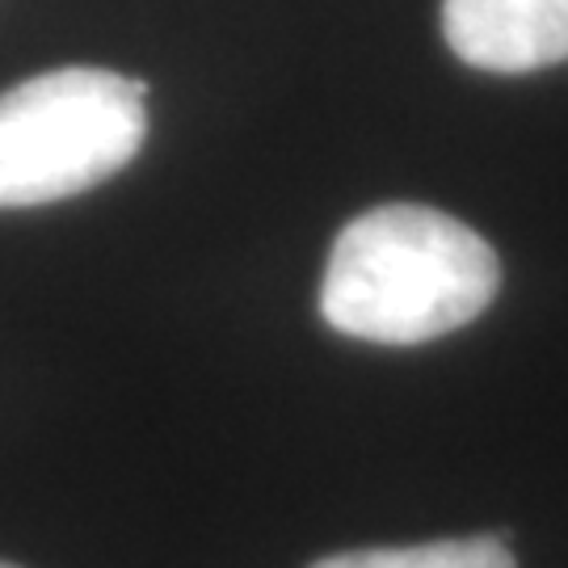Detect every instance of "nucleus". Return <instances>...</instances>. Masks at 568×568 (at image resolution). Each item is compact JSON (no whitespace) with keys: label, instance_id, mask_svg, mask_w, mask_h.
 <instances>
[{"label":"nucleus","instance_id":"obj_3","mask_svg":"<svg viewBox=\"0 0 568 568\" xmlns=\"http://www.w3.org/2000/svg\"><path fill=\"white\" fill-rule=\"evenodd\" d=\"M447 47L480 72H539L568 60V0H443Z\"/></svg>","mask_w":568,"mask_h":568},{"label":"nucleus","instance_id":"obj_2","mask_svg":"<svg viewBox=\"0 0 568 568\" xmlns=\"http://www.w3.org/2000/svg\"><path fill=\"white\" fill-rule=\"evenodd\" d=\"M148 84L105 68H55L0 93V211L84 194L135 161Z\"/></svg>","mask_w":568,"mask_h":568},{"label":"nucleus","instance_id":"obj_4","mask_svg":"<svg viewBox=\"0 0 568 568\" xmlns=\"http://www.w3.org/2000/svg\"><path fill=\"white\" fill-rule=\"evenodd\" d=\"M312 568H514V556L501 535H471V539H438L422 548L337 551Z\"/></svg>","mask_w":568,"mask_h":568},{"label":"nucleus","instance_id":"obj_5","mask_svg":"<svg viewBox=\"0 0 568 568\" xmlns=\"http://www.w3.org/2000/svg\"><path fill=\"white\" fill-rule=\"evenodd\" d=\"M0 568H13V565H4V560H0Z\"/></svg>","mask_w":568,"mask_h":568},{"label":"nucleus","instance_id":"obj_1","mask_svg":"<svg viewBox=\"0 0 568 568\" xmlns=\"http://www.w3.org/2000/svg\"><path fill=\"white\" fill-rule=\"evenodd\" d=\"M497 286L501 265L480 232L434 206L392 203L333 241L321 316L358 342L422 345L471 325Z\"/></svg>","mask_w":568,"mask_h":568}]
</instances>
